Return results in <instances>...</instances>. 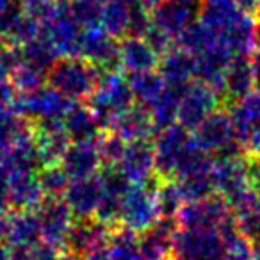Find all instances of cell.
<instances>
[{"instance_id":"6da1fadb","label":"cell","mask_w":260,"mask_h":260,"mask_svg":"<svg viewBox=\"0 0 260 260\" xmlns=\"http://www.w3.org/2000/svg\"><path fill=\"white\" fill-rule=\"evenodd\" d=\"M102 70L84 57H62L48 70V82L70 100L87 98L96 87Z\"/></svg>"},{"instance_id":"7a4b0ae2","label":"cell","mask_w":260,"mask_h":260,"mask_svg":"<svg viewBox=\"0 0 260 260\" xmlns=\"http://www.w3.org/2000/svg\"><path fill=\"white\" fill-rule=\"evenodd\" d=\"M134 105V93L128 79H123L118 72H104L96 87L89 94V109L94 112L100 126H111L116 116Z\"/></svg>"},{"instance_id":"3957f363","label":"cell","mask_w":260,"mask_h":260,"mask_svg":"<svg viewBox=\"0 0 260 260\" xmlns=\"http://www.w3.org/2000/svg\"><path fill=\"white\" fill-rule=\"evenodd\" d=\"M226 242L216 228H178L173 239L177 260H221L226 253Z\"/></svg>"},{"instance_id":"277c9868","label":"cell","mask_w":260,"mask_h":260,"mask_svg":"<svg viewBox=\"0 0 260 260\" xmlns=\"http://www.w3.org/2000/svg\"><path fill=\"white\" fill-rule=\"evenodd\" d=\"M162 180L150 185V182L145 184H132L123 198L121 205V224L130 230L145 232L160 217L159 207H157L155 192Z\"/></svg>"},{"instance_id":"5b68a950","label":"cell","mask_w":260,"mask_h":260,"mask_svg":"<svg viewBox=\"0 0 260 260\" xmlns=\"http://www.w3.org/2000/svg\"><path fill=\"white\" fill-rule=\"evenodd\" d=\"M192 145V138L189 134V128H185L184 125H170L166 128H162L159 139L153 145L155 150V171L160 178H170L175 177V171L180 162L182 155L185 153V150Z\"/></svg>"},{"instance_id":"8992f818","label":"cell","mask_w":260,"mask_h":260,"mask_svg":"<svg viewBox=\"0 0 260 260\" xmlns=\"http://www.w3.org/2000/svg\"><path fill=\"white\" fill-rule=\"evenodd\" d=\"M34 210L40 219L43 241L55 248L64 246L66 235L73 224V214L64 198L62 196H45Z\"/></svg>"},{"instance_id":"52a82bcc","label":"cell","mask_w":260,"mask_h":260,"mask_svg":"<svg viewBox=\"0 0 260 260\" xmlns=\"http://www.w3.org/2000/svg\"><path fill=\"white\" fill-rule=\"evenodd\" d=\"M80 57L93 62L102 72H114L119 66V41L102 25L82 29L80 38Z\"/></svg>"},{"instance_id":"ba28073f","label":"cell","mask_w":260,"mask_h":260,"mask_svg":"<svg viewBox=\"0 0 260 260\" xmlns=\"http://www.w3.org/2000/svg\"><path fill=\"white\" fill-rule=\"evenodd\" d=\"M232 217L230 205L223 196L210 194L205 200L184 203L177 214V221L184 228H219Z\"/></svg>"},{"instance_id":"9c48e42d","label":"cell","mask_w":260,"mask_h":260,"mask_svg":"<svg viewBox=\"0 0 260 260\" xmlns=\"http://www.w3.org/2000/svg\"><path fill=\"white\" fill-rule=\"evenodd\" d=\"M202 0H160L150 9L152 23L177 40L184 29L198 20Z\"/></svg>"},{"instance_id":"30bf717a","label":"cell","mask_w":260,"mask_h":260,"mask_svg":"<svg viewBox=\"0 0 260 260\" xmlns=\"http://www.w3.org/2000/svg\"><path fill=\"white\" fill-rule=\"evenodd\" d=\"M217 100L219 96L210 84L200 79L196 82L189 80L180 100V107H178V123L184 125L185 128L194 130L200 121L216 109Z\"/></svg>"},{"instance_id":"8fae6325","label":"cell","mask_w":260,"mask_h":260,"mask_svg":"<svg viewBox=\"0 0 260 260\" xmlns=\"http://www.w3.org/2000/svg\"><path fill=\"white\" fill-rule=\"evenodd\" d=\"M194 143L207 153H219L226 146H230L235 139L234 125L228 112L214 109L209 116L200 121V125L194 128L192 136Z\"/></svg>"},{"instance_id":"7c38bea8","label":"cell","mask_w":260,"mask_h":260,"mask_svg":"<svg viewBox=\"0 0 260 260\" xmlns=\"http://www.w3.org/2000/svg\"><path fill=\"white\" fill-rule=\"evenodd\" d=\"M116 166L132 184H145L155 171V150L150 139H134L126 143L125 152Z\"/></svg>"},{"instance_id":"4fadbf2b","label":"cell","mask_w":260,"mask_h":260,"mask_svg":"<svg viewBox=\"0 0 260 260\" xmlns=\"http://www.w3.org/2000/svg\"><path fill=\"white\" fill-rule=\"evenodd\" d=\"M104 162L98 150L96 141H73L64 150L61 160V168L66 171L70 180L87 178L96 175V170Z\"/></svg>"},{"instance_id":"5bb4252c","label":"cell","mask_w":260,"mask_h":260,"mask_svg":"<svg viewBox=\"0 0 260 260\" xmlns=\"http://www.w3.org/2000/svg\"><path fill=\"white\" fill-rule=\"evenodd\" d=\"M100 196H102L100 178H98V175H93V177L77 178V180L70 182L62 198L68 203L73 216L84 219V217H89L94 214L98 202H100Z\"/></svg>"},{"instance_id":"9a60e30c","label":"cell","mask_w":260,"mask_h":260,"mask_svg":"<svg viewBox=\"0 0 260 260\" xmlns=\"http://www.w3.org/2000/svg\"><path fill=\"white\" fill-rule=\"evenodd\" d=\"M109 230L100 221H89V217H84L80 223L72 224L68 235H66L64 246L68 251L77 255H89L96 249L107 246Z\"/></svg>"},{"instance_id":"2e32d148","label":"cell","mask_w":260,"mask_h":260,"mask_svg":"<svg viewBox=\"0 0 260 260\" xmlns=\"http://www.w3.org/2000/svg\"><path fill=\"white\" fill-rule=\"evenodd\" d=\"M109 130L119 134L126 141H134V139H150V136L157 128L150 109L138 104V105H130L125 112L116 116L114 121L109 126Z\"/></svg>"},{"instance_id":"e0dca14e","label":"cell","mask_w":260,"mask_h":260,"mask_svg":"<svg viewBox=\"0 0 260 260\" xmlns=\"http://www.w3.org/2000/svg\"><path fill=\"white\" fill-rule=\"evenodd\" d=\"M159 64V54L143 36H125L119 40V68L126 72H148Z\"/></svg>"},{"instance_id":"ac0fdd59","label":"cell","mask_w":260,"mask_h":260,"mask_svg":"<svg viewBox=\"0 0 260 260\" xmlns=\"http://www.w3.org/2000/svg\"><path fill=\"white\" fill-rule=\"evenodd\" d=\"M41 226L36 210H15L9 216L6 244L13 249H30L41 242Z\"/></svg>"},{"instance_id":"d6986e66","label":"cell","mask_w":260,"mask_h":260,"mask_svg":"<svg viewBox=\"0 0 260 260\" xmlns=\"http://www.w3.org/2000/svg\"><path fill=\"white\" fill-rule=\"evenodd\" d=\"M43 198L36 173H9V209L34 210Z\"/></svg>"},{"instance_id":"ffe728a7","label":"cell","mask_w":260,"mask_h":260,"mask_svg":"<svg viewBox=\"0 0 260 260\" xmlns=\"http://www.w3.org/2000/svg\"><path fill=\"white\" fill-rule=\"evenodd\" d=\"M160 77L166 84H184L196 75V59L182 47H171L159 57Z\"/></svg>"},{"instance_id":"44dd1931","label":"cell","mask_w":260,"mask_h":260,"mask_svg":"<svg viewBox=\"0 0 260 260\" xmlns=\"http://www.w3.org/2000/svg\"><path fill=\"white\" fill-rule=\"evenodd\" d=\"M70 141H96L100 136V121L89 107L73 105L62 119Z\"/></svg>"},{"instance_id":"7402d4cb","label":"cell","mask_w":260,"mask_h":260,"mask_svg":"<svg viewBox=\"0 0 260 260\" xmlns=\"http://www.w3.org/2000/svg\"><path fill=\"white\" fill-rule=\"evenodd\" d=\"M255 87L248 57H234L224 70L223 96L230 102H237Z\"/></svg>"},{"instance_id":"603a6c76","label":"cell","mask_w":260,"mask_h":260,"mask_svg":"<svg viewBox=\"0 0 260 260\" xmlns=\"http://www.w3.org/2000/svg\"><path fill=\"white\" fill-rule=\"evenodd\" d=\"M130 0H107L100 8V25L116 40L128 36L130 29Z\"/></svg>"},{"instance_id":"cb8c5ba5","label":"cell","mask_w":260,"mask_h":260,"mask_svg":"<svg viewBox=\"0 0 260 260\" xmlns=\"http://www.w3.org/2000/svg\"><path fill=\"white\" fill-rule=\"evenodd\" d=\"M128 84L132 93H134V100L148 109L157 100V96L162 93L164 86H166L160 73H155L153 70L130 73Z\"/></svg>"},{"instance_id":"d4e9b609","label":"cell","mask_w":260,"mask_h":260,"mask_svg":"<svg viewBox=\"0 0 260 260\" xmlns=\"http://www.w3.org/2000/svg\"><path fill=\"white\" fill-rule=\"evenodd\" d=\"M27 136H32V130L27 125V118L16 112L13 105L0 111V152Z\"/></svg>"},{"instance_id":"484cf974","label":"cell","mask_w":260,"mask_h":260,"mask_svg":"<svg viewBox=\"0 0 260 260\" xmlns=\"http://www.w3.org/2000/svg\"><path fill=\"white\" fill-rule=\"evenodd\" d=\"M177 185L180 189V194L185 203L205 200L216 191L212 180V168L210 170L194 171L191 175H185L182 178H177Z\"/></svg>"},{"instance_id":"4316f807","label":"cell","mask_w":260,"mask_h":260,"mask_svg":"<svg viewBox=\"0 0 260 260\" xmlns=\"http://www.w3.org/2000/svg\"><path fill=\"white\" fill-rule=\"evenodd\" d=\"M20 48V55H22V61L29 62L30 66L41 70V72L48 73V70L52 68L55 61H57V52L54 50L50 43L45 40L41 34H38L36 38L29 40L27 43H23Z\"/></svg>"},{"instance_id":"83f0119b","label":"cell","mask_w":260,"mask_h":260,"mask_svg":"<svg viewBox=\"0 0 260 260\" xmlns=\"http://www.w3.org/2000/svg\"><path fill=\"white\" fill-rule=\"evenodd\" d=\"M107 249L112 260H134L139 255V239L134 230L123 226L109 235Z\"/></svg>"},{"instance_id":"f1b7e54d","label":"cell","mask_w":260,"mask_h":260,"mask_svg":"<svg viewBox=\"0 0 260 260\" xmlns=\"http://www.w3.org/2000/svg\"><path fill=\"white\" fill-rule=\"evenodd\" d=\"M9 80L15 86L16 93H30V91H36L38 87L43 86L45 80V72L30 66L29 62L20 61L18 64L13 68Z\"/></svg>"},{"instance_id":"f546056e","label":"cell","mask_w":260,"mask_h":260,"mask_svg":"<svg viewBox=\"0 0 260 260\" xmlns=\"http://www.w3.org/2000/svg\"><path fill=\"white\" fill-rule=\"evenodd\" d=\"M155 200L157 207H159V214L166 217H177L178 210L185 203L177 182L171 180H162V184L159 185V189L155 192Z\"/></svg>"},{"instance_id":"4dcf8cb0","label":"cell","mask_w":260,"mask_h":260,"mask_svg":"<svg viewBox=\"0 0 260 260\" xmlns=\"http://www.w3.org/2000/svg\"><path fill=\"white\" fill-rule=\"evenodd\" d=\"M38 178H40L45 196H62L70 184V177L66 175V171L62 170L59 162L43 166Z\"/></svg>"},{"instance_id":"1f68e13d","label":"cell","mask_w":260,"mask_h":260,"mask_svg":"<svg viewBox=\"0 0 260 260\" xmlns=\"http://www.w3.org/2000/svg\"><path fill=\"white\" fill-rule=\"evenodd\" d=\"M96 143H98V150H100L102 160L107 164H118L128 141L123 139L119 134H116V132H111V130H109V134L102 136L100 141H96Z\"/></svg>"},{"instance_id":"d6a6232c","label":"cell","mask_w":260,"mask_h":260,"mask_svg":"<svg viewBox=\"0 0 260 260\" xmlns=\"http://www.w3.org/2000/svg\"><path fill=\"white\" fill-rule=\"evenodd\" d=\"M221 260H253V253L249 248V241L242 235H239L232 244H228V249Z\"/></svg>"},{"instance_id":"836d02e7","label":"cell","mask_w":260,"mask_h":260,"mask_svg":"<svg viewBox=\"0 0 260 260\" xmlns=\"http://www.w3.org/2000/svg\"><path fill=\"white\" fill-rule=\"evenodd\" d=\"M29 258L30 260H59V256H57V253H55V246L41 241L29 249Z\"/></svg>"},{"instance_id":"e575fe53","label":"cell","mask_w":260,"mask_h":260,"mask_svg":"<svg viewBox=\"0 0 260 260\" xmlns=\"http://www.w3.org/2000/svg\"><path fill=\"white\" fill-rule=\"evenodd\" d=\"M0 210H9V173L0 168Z\"/></svg>"},{"instance_id":"d590c367","label":"cell","mask_w":260,"mask_h":260,"mask_svg":"<svg viewBox=\"0 0 260 260\" xmlns=\"http://www.w3.org/2000/svg\"><path fill=\"white\" fill-rule=\"evenodd\" d=\"M249 59V68H251L253 82H255V89H260V48L253 50L248 55Z\"/></svg>"},{"instance_id":"8d00e7d4","label":"cell","mask_w":260,"mask_h":260,"mask_svg":"<svg viewBox=\"0 0 260 260\" xmlns=\"http://www.w3.org/2000/svg\"><path fill=\"white\" fill-rule=\"evenodd\" d=\"M237 2V8L241 9L242 13L249 16H258L260 13V0H235Z\"/></svg>"},{"instance_id":"74e56055","label":"cell","mask_w":260,"mask_h":260,"mask_svg":"<svg viewBox=\"0 0 260 260\" xmlns=\"http://www.w3.org/2000/svg\"><path fill=\"white\" fill-rule=\"evenodd\" d=\"M9 226V214L8 210H0V241H4Z\"/></svg>"},{"instance_id":"f35d334b","label":"cell","mask_w":260,"mask_h":260,"mask_svg":"<svg viewBox=\"0 0 260 260\" xmlns=\"http://www.w3.org/2000/svg\"><path fill=\"white\" fill-rule=\"evenodd\" d=\"M9 260H30L29 249H13L11 248V258Z\"/></svg>"},{"instance_id":"ab89813d","label":"cell","mask_w":260,"mask_h":260,"mask_svg":"<svg viewBox=\"0 0 260 260\" xmlns=\"http://www.w3.org/2000/svg\"><path fill=\"white\" fill-rule=\"evenodd\" d=\"M253 260H260V244L258 246H253Z\"/></svg>"},{"instance_id":"60d3db41","label":"cell","mask_w":260,"mask_h":260,"mask_svg":"<svg viewBox=\"0 0 260 260\" xmlns=\"http://www.w3.org/2000/svg\"><path fill=\"white\" fill-rule=\"evenodd\" d=\"M134 260H162V258H152V256H146V255H141V253H139Z\"/></svg>"},{"instance_id":"b9f144b4","label":"cell","mask_w":260,"mask_h":260,"mask_svg":"<svg viewBox=\"0 0 260 260\" xmlns=\"http://www.w3.org/2000/svg\"><path fill=\"white\" fill-rule=\"evenodd\" d=\"M6 45H8V43H6V40L2 38V34H0V50H2V48H4Z\"/></svg>"},{"instance_id":"7bdbcfd3","label":"cell","mask_w":260,"mask_h":260,"mask_svg":"<svg viewBox=\"0 0 260 260\" xmlns=\"http://www.w3.org/2000/svg\"><path fill=\"white\" fill-rule=\"evenodd\" d=\"M89 2H94V4L102 6V4H105V2H107V0H89Z\"/></svg>"}]
</instances>
